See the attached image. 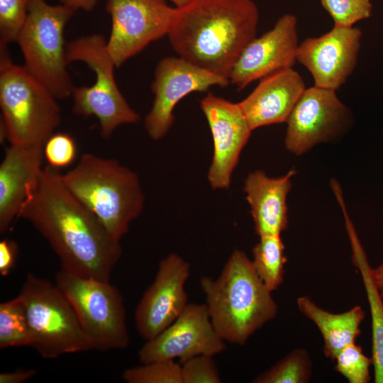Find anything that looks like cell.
<instances>
[{"label": "cell", "mask_w": 383, "mask_h": 383, "mask_svg": "<svg viewBox=\"0 0 383 383\" xmlns=\"http://www.w3.org/2000/svg\"><path fill=\"white\" fill-rule=\"evenodd\" d=\"M60 178L118 240L143 211L144 196L138 175L115 159L85 153Z\"/></svg>", "instance_id": "277c9868"}, {"label": "cell", "mask_w": 383, "mask_h": 383, "mask_svg": "<svg viewBox=\"0 0 383 383\" xmlns=\"http://www.w3.org/2000/svg\"><path fill=\"white\" fill-rule=\"evenodd\" d=\"M106 9L111 19L106 46L116 67L167 35L176 10L165 0H108Z\"/></svg>", "instance_id": "30bf717a"}, {"label": "cell", "mask_w": 383, "mask_h": 383, "mask_svg": "<svg viewBox=\"0 0 383 383\" xmlns=\"http://www.w3.org/2000/svg\"><path fill=\"white\" fill-rule=\"evenodd\" d=\"M36 373L34 370H17L11 372H3L0 374V383H22Z\"/></svg>", "instance_id": "d6a6232c"}, {"label": "cell", "mask_w": 383, "mask_h": 383, "mask_svg": "<svg viewBox=\"0 0 383 383\" xmlns=\"http://www.w3.org/2000/svg\"><path fill=\"white\" fill-rule=\"evenodd\" d=\"M18 296L31 331V347L43 357L94 350L72 304L56 284L30 273Z\"/></svg>", "instance_id": "ba28073f"}, {"label": "cell", "mask_w": 383, "mask_h": 383, "mask_svg": "<svg viewBox=\"0 0 383 383\" xmlns=\"http://www.w3.org/2000/svg\"><path fill=\"white\" fill-rule=\"evenodd\" d=\"M31 0H0V45L16 43Z\"/></svg>", "instance_id": "f1b7e54d"}, {"label": "cell", "mask_w": 383, "mask_h": 383, "mask_svg": "<svg viewBox=\"0 0 383 383\" xmlns=\"http://www.w3.org/2000/svg\"><path fill=\"white\" fill-rule=\"evenodd\" d=\"M311 360L304 349H297L257 376L255 383H306L311 375Z\"/></svg>", "instance_id": "d4e9b609"}, {"label": "cell", "mask_w": 383, "mask_h": 383, "mask_svg": "<svg viewBox=\"0 0 383 383\" xmlns=\"http://www.w3.org/2000/svg\"><path fill=\"white\" fill-rule=\"evenodd\" d=\"M213 356L199 355L181 362L183 383H219V371Z\"/></svg>", "instance_id": "f546056e"}, {"label": "cell", "mask_w": 383, "mask_h": 383, "mask_svg": "<svg viewBox=\"0 0 383 383\" xmlns=\"http://www.w3.org/2000/svg\"><path fill=\"white\" fill-rule=\"evenodd\" d=\"M306 89L301 76L293 68L282 70L262 79L238 104L250 128L287 121Z\"/></svg>", "instance_id": "ac0fdd59"}, {"label": "cell", "mask_w": 383, "mask_h": 383, "mask_svg": "<svg viewBox=\"0 0 383 383\" xmlns=\"http://www.w3.org/2000/svg\"><path fill=\"white\" fill-rule=\"evenodd\" d=\"M74 11L45 0H31L18 34L24 67L57 99L72 96L74 86L67 70L64 30Z\"/></svg>", "instance_id": "8992f818"}, {"label": "cell", "mask_w": 383, "mask_h": 383, "mask_svg": "<svg viewBox=\"0 0 383 383\" xmlns=\"http://www.w3.org/2000/svg\"><path fill=\"white\" fill-rule=\"evenodd\" d=\"M32 334L24 305L18 295L0 304V348L32 346Z\"/></svg>", "instance_id": "cb8c5ba5"}, {"label": "cell", "mask_w": 383, "mask_h": 383, "mask_svg": "<svg viewBox=\"0 0 383 383\" xmlns=\"http://www.w3.org/2000/svg\"><path fill=\"white\" fill-rule=\"evenodd\" d=\"M18 255V245L13 240L0 242V274L7 276L14 267Z\"/></svg>", "instance_id": "1f68e13d"}, {"label": "cell", "mask_w": 383, "mask_h": 383, "mask_svg": "<svg viewBox=\"0 0 383 383\" xmlns=\"http://www.w3.org/2000/svg\"><path fill=\"white\" fill-rule=\"evenodd\" d=\"M228 77L179 57H167L157 63L152 83V106L145 119V128L155 140L162 138L174 122L177 104L194 91H206L212 86L226 87Z\"/></svg>", "instance_id": "8fae6325"}, {"label": "cell", "mask_w": 383, "mask_h": 383, "mask_svg": "<svg viewBox=\"0 0 383 383\" xmlns=\"http://www.w3.org/2000/svg\"><path fill=\"white\" fill-rule=\"evenodd\" d=\"M44 146L11 145L0 165V233L18 217L28 189L42 170Z\"/></svg>", "instance_id": "d6986e66"}, {"label": "cell", "mask_w": 383, "mask_h": 383, "mask_svg": "<svg viewBox=\"0 0 383 383\" xmlns=\"http://www.w3.org/2000/svg\"><path fill=\"white\" fill-rule=\"evenodd\" d=\"M58 100L0 45L1 140L44 146L61 123Z\"/></svg>", "instance_id": "5b68a950"}, {"label": "cell", "mask_w": 383, "mask_h": 383, "mask_svg": "<svg viewBox=\"0 0 383 383\" xmlns=\"http://www.w3.org/2000/svg\"><path fill=\"white\" fill-rule=\"evenodd\" d=\"M29 223L48 240L62 269L71 273L110 281L122 254L99 220L64 185L60 174L42 169L28 187L18 218Z\"/></svg>", "instance_id": "6da1fadb"}, {"label": "cell", "mask_w": 383, "mask_h": 383, "mask_svg": "<svg viewBox=\"0 0 383 383\" xmlns=\"http://www.w3.org/2000/svg\"><path fill=\"white\" fill-rule=\"evenodd\" d=\"M322 6L331 16L334 26L353 27L372 13L370 0H320Z\"/></svg>", "instance_id": "83f0119b"}, {"label": "cell", "mask_w": 383, "mask_h": 383, "mask_svg": "<svg viewBox=\"0 0 383 383\" xmlns=\"http://www.w3.org/2000/svg\"><path fill=\"white\" fill-rule=\"evenodd\" d=\"M175 8L167 35L173 50L188 62L228 78L243 50L256 37L255 3L192 0Z\"/></svg>", "instance_id": "7a4b0ae2"}, {"label": "cell", "mask_w": 383, "mask_h": 383, "mask_svg": "<svg viewBox=\"0 0 383 383\" xmlns=\"http://www.w3.org/2000/svg\"><path fill=\"white\" fill-rule=\"evenodd\" d=\"M213 141L208 180L214 189H226L252 131L238 103L208 93L200 102Z\"/></svg>", "instance_id": "2e32d148"}, {"label": "cell", "mask_w": 383, "mask_h": 383, "mask_svg": "<svg viewBox=\"0 0 383 383\" xmlns=\"http://www.w3.org/2000/svg\"><path fill=\"white\" fill-rule=\"evenodd\" d=\"M299 311L311 320L323 338V353L333 360L347 345L355 343L360 334V326L365 318L360 306H355L342 313H333L318 306L309 297L304 296L296 299Z\"/></svg>", "instance_id": "44dd1931"}, {"label": "cell", "mask_w": 383, "mask_h": 383, "mask_svg": "<svg viewBox=\"0 0 383 383\" xmlns=\"http://www.w3.org/2000/svg\"><path fill=\"white\" fill-rule=\"evenodd\" d=\"M60 4L76 11L83 10L86 11H91L96 4L97 0H58Z\"/></svg>", "instance_id": "836d02e7"}, {"label": "cell", "mask_w": 383, "mask_h": 383, "mask_svg": "<svg viewBox=\"0 0 383 383\" xmlns=\"http://www.w3.org/2000/svg\"><path fill=\"white\" fill-rule=\"evenodd\" d=\"M335 91L314 85L306 88L287 121L284 142L289 151L301 155L345 130L350 113Z\"/></svg>", "instance_id": "4fadbf2b"}, {"label": "cell", "mask_w": 383, "mask_h": 383, "mask_svg": "<svg viewBox=\"0 0 383 383\" xmlns=\"http://www.w3.org/2000/svg\"><path fill=\"white\" fill-rule=\"evenodd\" d=\"M190 265L172 253L160 260L152 283L138 302L135 320L140 335L150 340L172 323L188 303L185 284Z\"/></svg>", "instance_id": "5bb4252c"}, {"label": "cell", "mask_w": 383, "mask_h": 383, "mask_svg": "<svg viewBox=\"0 0 383 383\" xmlns=\"http://www.w3.org/2000/svg\"><path fill=\"white\" fill-rule=\"evenodd\" d=\"M346 227L352 248V260L362 276L372 320V359L374 382L383 383V301L372 277V268L355 230L346 216Z\"/></svg>", "instance_id": "7402d4cb"}, {"label": "cell", "mask_w": 383, "mask_h": 383, "mask_svg": "<svg viewBox=\"0 0 383 383\" xmlns=\"http://www.w3.org/2000/svg\"><path fill=\"white\" fill-rule=\"evenodd\" d=\"M299 43L297 18L282 16L273 28L255 38L243 50L230 74V83L238 90L275 72L293 68Z\"/></svg>", "instance_id": "e0dca14e"}, {"label": "cell", "mask_w": 383, "mask_h": 383, "mask_svg": "<svg viewBox=\"0 0 383 383\" xmlns=\"http://www.w3.org/2000/svg\"><path fill=\"white\" fill-rule=\"evenodd\" d=\"M66 57L68 64L83 62L95 74L91 86L74 87L72 111L78 116L96 117L104 139H109L118 126L140 120L117 86L114 77L116 66L102 35H89L67 43Z\"/></svg>", "instance_id": "52a82bcc"}, {"label": "cell", "mask_w": 383, "mask_h": 383, "mask_svg": "<svg viewBox=\"0 0 383 383\" xmlns=\"http://www.w3.org/2000/svg\"><path fill=\"white\" fill-rule=\"evenodd\" d=\"M215 331L206 304H188L179 317L155 338L145 340L138 352L142 364L199 355L213 356L226 349Z\"/></svg>", "instance_id": "7c38bea8"}, {"label": "cell", "mask_w": 383, "mask_h": 383, "mask_svg": "<svg viewBox=\"0 0 383 383\" xmlns=\"http://www.w3.org/2000/svg\"><path fill=\"white\" fill-rule=\"evenodd\" d=\"M199 283L212 325L225 342L244 345L277 316L272 292L240 250L233 252L216 279L202 277Z\"/></svg>", "instance_id": "3957f363"}, {"label": "cell", "mask_w": 383, "mask_h": 383, "mask_svg": "<svg viewBox=\"0 0 383 383\" xmlns=\"http://www.w3.org/2000/svg\"><path fill=\"white\" fill-rule=\"evenodd\" d=\"M170 1L174 3L176 7H182L188 4L192 0H170Z\"/></svg>", "instance_id": "d590c367"}, {"label": "cell", "mask_w": 383, "mask_h": 383, "mask_svg": "<svg viewBox=\"0 0 383 383\" xmlns=\"http://www.w3.org/2000/svg\"><path fill=\"white\" fill-rule=\"evenodd\" d=\"M77 146L68 133H57L51 135L44 145V157L55 169L70 165L76 157Z\"/></svg>", "instance_id": "4dcf8cb0"}, {"label": "cell", "mask_w": 383, "mask_h": 383, "mask_svg": "<svg viewBox=\"0 0 383 383\" xmlns=\"http://www.w3.org/2000/svg\"><path fill=\"white\" fill-rule=\"evenodd\" d=\"M294 174L291 170L282 177L272 178L263 171L256 170L247 176L244 191L259 237L280 235L287 228V196Z\"/></svg>", "instance_id": "ffe728a7"}, {"label": "cell", "mask_w": 383, "mask_h": 383, "mask_svg": "<svg viewBox=\"0 0 383 383\" xmlns=\"http://www.w3.org/2000/svg\"><path fill=\"white\" fill-rule=\"evenodd\" d=\"M284 249L280 235L260 237L252 249L254 269L271 292L277 289L284 280Z\"/></svg>", "instance_id": "603a6c76"}, {"label": "cell", "mask_w": 383, "mask_h": 383, "mask_svg": "<svg viewBox=\"0 0 383 383\" xmlns=\"http://www.w3.org/2000/svg\"><path fill=\"white\" fill-rule=\"evenodd\" d=\"M362 35L357 27L333 26L325 34L299 43L297 62L310 72L314 86L336 91L356 67Z\"/></svg>", "instance_id": "9a60e30c"}, {"label": "cell", "mask_w": 383, "mask_h": 383, "mask_svg": "<svg viewBox=\"0 0 383 383\" xmlns=\"http://www.w3.org/2000/svg\"><path fill=\"white\" fill-rule=\"evenodd\" d=\"M127 383H183L181 364L157 360L128 368L122 374Z\"/></svg>", "instance_id": "484cf974"}, {"label": "cell", "mask_w": 383, "mask_h": 383, "mask_svg": "<svg viewBox=\"0 0 383 383\" xmlns=\"http://www.w3.org/2000/svg\"><path fill=\"white\" fill-rule=\"evenodd\" d=\"M55 279L94 350H121L128 346L123 299L110 281L82 277L63 269Z\"/></svg>", "instance_id": "9c48e42d"}, {"label": "cell", "mask_w": 383, "mask_h": 383, "mask_svg": "<svg viewBox=\"0 0 383 383\" xmlns=\"http://www.w3.org/2000/svg\"><path fill=\"white\" fill-rule=\"evenodd\" d=\"M334 360L336 362L335 370L350 383L370 382L372 359L366 356L355 343L342 349Z\"/></svg>", "instance_id": "4316f807"}, {"label": "cell", "mask_w": 383, "mask_h": 383, "mask_svg": "<svg viewBox=\"0 0 383 383\" xmlns=\"http://www.w3.org/2000/svg\"><path fill=\"white\" fill-rule=\"evenodd\" d=\"M372 277L378 291L383 298V262L375 269H372Z\"/></svg>", "instance_id": "e575fe53"}]
</instances>
